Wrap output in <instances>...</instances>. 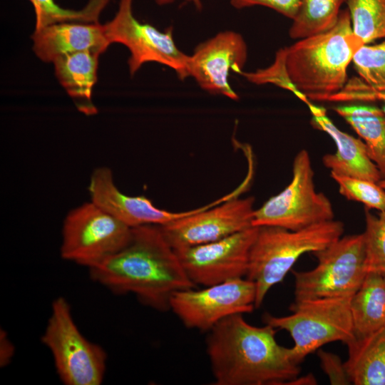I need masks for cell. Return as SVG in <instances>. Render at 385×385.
Segmentation results:
<instances>
[{
	"instance_id": "obj_1",
	"label": "cell",
	"mask_w": 385,
	"mask_h": 385,
	"mask_svg": "<svg viewBox=\"0 0 385 385\" xmlns=\"http://www.w3.org/2000/svg\"><path fill=\"white\" fill-rule=\"evenodd\" d=\"M91 277L116 294H133L151 308L170 309L173 294L195 288L158 225L132 228L119 252L88 268Z\"/></svg>"
},
{
	"instance_id": "obj_2",
	"label": "cell",
	"mask_w": 385,
	"mask_h": 385,
	"mask_svg": "<svg viewBox=\"0 0 385 385\" xmlns=\"http://www.w3.org/2000/svg\"><path fill=\"white\" fill-rule=\"evenodd\" d=\"M277 329L255 327L237 314L208 332L206 352L216 385L288 384L300 372L290 348L279 345Z\"/></svg>"
},
{
	"instance_id": "obj_3",
	"label": "cell",
	"mask_w": 385,
	"mask_h": 385,
	"mask_svg": "<svg viewBox=\"0 0 385 385\" xmlns=\"http://www.w3.org/2000/svg\"><path fill=\"white\" fill-rule=\"evenodd\" d=\"M361 46L346 9L331 29L284 48L285 70L295 93L304 101H327L339 93L347 83L348 66Z\"/></svg>"
},
{
	"instance_id": "obj_4",
	"label": "cell",
	"mask_w": 385,
	"mask_h": 385,
	"mask_svg": "<svg viewBox=\"0 0 385 385\" xmlns=\"http://www.w3.org/2000/svg\"><path fill=\"white\" fill-rule=\"evenodd\" d=\"M343 232V223L334 220L294 231L259 227L250 249L246 274L255 284V307L262 304L269 290L283 280L299 257L327 247Z\"/></svg>"
},
{
	"instance_id": "obj_5",
	"label": "cell",
	"mask_w": 385,
	"mask_h": 385,
	"mask_svg": "<svg viewBox=\"0 0 385 385\" xmlns=\"http://www.w3.org/2000/svg\"><path fill=\"white\" fill-rule=\"evenodd\" d=\"M351 297H325L294 302L292 314L275 317L265 313V324L287 331L294 346L290 348L293 360L299 364L304 358L333 342L346 345L356 338L350 311Z\"/></svg>"
},
{
	"instance_id": "obj_6",
	"label": "cell",
	"mask_w": 385,
	"mask_h": 385,
	"mask_svg": "<svg viewBox=\"0 0 385 385\" xmlns=\"http://www.w3.org/2000/svg\"><path fill=\"white\" fill-rule=\"evenodd\" d=\"M312 254L317 260L314 268L292 271L294 302L325 297H351L357 292L367 274L363 233L341 237Z\"/></svg>"
},
{
	"instance_id": "obj_7",
	"label": "cell",
	"mask_w": 385,
	"mask_h": 385,
	"mask_svg": "<svg viewBox=\"0 0 385 385\" xmlns=\"http://www.w3.org/2000/svg\"><path fill=\"white\" fill-rule=\"evenodd\" d=\"M42 342L51 351L56 371L66 385H99L106 366L103 348L86 339L62 297L52 303Z\"/></svg>"
},
{
	"instance_id": "obj_8",
	"label": "cell",
	"mask_w": 385,
	"mask_h": 385,
	"mask_svg": "<svg viewBox=\"0 0 385 385\" xmlns=\"http://www.w3.org/2000/svg\"><path fill=\"white\" fill-rule=\"evenodd\" d=\"M314 170L308 151L296 155L290 183L279 194L255 210L252 226H272L299 230L334 220L329 198L315 189Z\"/></svg>"
},
{
	"instance_id": "obj_9",
	"label": "cell",
	"mask_w": 385,
	"mask_h": 385,
	"mask_svg": "<svg viewBox=\"0 0 385 385\" xmlns=\"http://www.w3.org/2000/svg\"><path fill=\"white\" fill-rule=\"evenodd\" d=\"M131 234V227L93 202H86L65 217L61 256L89 268L121 250Z\"/></svg>"
},
{
	"instance_id": "obj_10",
	"label": "cell",
	"mask_w": 385,
	"mask_h": 385,
	"mask_svg": "<svg viewBox=\"0 0 385 385\" xmlns=\"http://www.w3.org/2000/svg\"><path fill=\"white\" fill-rule=\"evenodd\" d=\"M133 0H119L115 16L103 24L110 44L118 43L128 48L130 75L134 76L144 63L155 62L172 68L180 80L188 78L189 55L177 46L173 27L162 31L151 24L140 22L133 15Z\"/></svg>"
},
{
	"instance_id": "obj_11",
	"label": "cell",
	"mask_w": 385,
	"mask_h": 385,
	"mask_svg": "<svg viewBox=\"0 0 385 385\" xmlns=\"http://www.w3.org/2000/svg\"><path fill=\"white\" fill-rule=\"evenodd\" d=\"M255 297V283L242 277L178 291L171 297L170 309L186 327L209 332L227 317L252 312Z\"/></svg>"
},
{
	"instance_id": "obj_12",
	"label": "cell",
	"mask_w": 385,
	"mask_h": 385,
	"mask_svg": "<svg viewBox=\"0 0 385 385\" xmlns=\"http://www.w3.org/2000/svg\"><path fill=\"white\" fill-rule=\"evenodd\" d=\"M231 193L188 216L159 226L174 250L215 242L252 226L255 199Z\"/></svg>"
},
{
	"instance_id": "obj_13",
	"label": "cell",
	"mask_w": 385,
	"mask_h": 385,
	"mask_svg": "<svg viewBox=\"0 0 385 385\" xmlns=\"http://www.w3.org/2000/svg\"><path fill=\"white\" fill-rule=\"evenodd\" d=\"M259 227L251 226L221 240L175 250L189 279L211 286L246 277L251 247Z\"/></svg>"
},
{
	"instance_id": "obj_14",
	"label": "cell",
	"mask_w": 385,
	"mask_h": 385,
	"mask_svg": "<svg viewBox=\"0 0 385 385\" xmlns=\"http://www.w3.org/2000/svg\"><path fill=\"white\" fill-rule=\"evenodd\" d=\"M247 58V46L242 36L223 31L199 43L189 55L187 71L201 89L233 101L239 96L229 82L231 71L240 74Z\"/></svg>"
},
{
	"instance_id": "obj_15",
	"label": "cell",
	"mask_w": 385,
	"mask_h": 385,
	"mask_svg": "<svg viewBox=\"0 0 385 385\" xmlns=\"http://www.w3.org/2000/svg\"><path fill=\"white\" fill-rule=\"evenodd\" d=\"M88 188L91 202L131 228L164 225L197 210L173 212L156 207L146 197L127 195L117 188L112 170L105 166L93 171Z\"/></svg>"
},
{
	"instance_id": "obj_16",
	"label": "cell",
	"mask_w": 385,
	"mask_h": 385,
	"mask_svg": "<svg viewBox=\"0 0 385 385\" xmlns=\"http://www.w3.org/2000/svg\"><path fill=\"white\" fill-rule=\"evenodd\" d=\"M33 51L44 62L86 50L106 51L109 46L103 24L99 22H63L35 29Z\"/></svg>"
},
{
	"instance_id": "obj_17",
	"label": "cell",
	"mask_w": 385,
	"mask_h": 385,
	"mask_svg": "<svg viewBox=\"0 0 385 385\" xmlns=\"http://www.w3.org/2000/svg\"><path fill=\"white\" fill-rule=\"evenodd\" d=\"M309 106L313 126L326 132L337 146L334 153L326 154L322 158L324 165L330 173L379 183L382 179L381 174L370 158L364 141L339 129L324 109Z\"/></svg>"
},
{
	"instance_id": "obj_18",
	"label": "cell",
	"mask_w": 385,
	"mask_h": 385,
	"mask_svg": "<svg viewBox=\"0 0 385 385\" xmlns=\"http://www.w3.org/2000/svg\"><path fill=\"white\" fill-rule=\"evenodd\" d=\"M102 53L86 50L63 55L53 61L55 75L72 98L76 108L86 115L97 113L92 91L97 81L98 58Z\"/></svg>"
},
{
	"instance_id": "obj_19",
	"label": "cell",
	"mask_w": 385,
	"mask_h": 385,
	"mask_svg": "<svg viewBox=\"0 0 385 385\" xmlns=\"http://www.w3.org/2000/svg\"><path fill=\"white\" fill-rule=\"evenodd\" d=\"M359 76L334 96V101H381L385 102V38L364 44L352 60Z\"/></svg>"
},
{
	"instance_id": "obj_20",
	"label": "cell",
	"mask_w": 385,
	"mask_h": 385,
	"mask_svg": "<svg viewBox=\"0 0 385 385\" xmlns=\"http://www.w3.org/2000/svg\"><path fill=\"white\" fill-rule=\"evenodd\" d=\"M346 346L344 366L351 384L385 385V326Z\"/></svg>"
},
{
	"instance_id": "obj_21",
	"label": "cell",
	"mask_w": 385,
	"mask_h": 385,
	"mask_svg": "<svg viewBox=\"0 0 385 385\" xmlns=\"http://www.w3.org/2000/svg\"><path fill=\"white\" fill-rule=\"evenodd\" d=\"M356 339L367 337L385 326V276L367 273L350 301Z\"/></svg>"
},
{
	"instance_id": "obj_22",
	"label": "cell",
	"mask_w": 385,
	"mask_h": 385,
	"mask_svg": "<svg viewBox=\"0 0 385 385\" xmlns=\"http://www.w3.org/2000/svg\"><path fill=\"white\" fill-rule=\"evenodd\" d=\"M365 143L368 154L385 178V112L370 105H346L334 108Z\"/></svg>"
},
{
	"instance_id": "obj_23",
	"label": "cell",
	"mask_w": 385,
	"mask_h": 385,
	"mask_svg": "<svg viewBox=\"0 0 385 385\" xmlns=\"http://www.w3.org/2000/svg\"><path fill=\"white\" fill-rule=\"evenodd\" d=\"M347 0H302L289 30L292 39H302L331 29Z\"/></svg>"
},
{
	"instance_id": "obj_24",
	"label": "cell",
	"mask_w": 385,
	"mask_h": 385,
	"mask_svg": "<svg viewBox=\"0 0 385 385\" xmlns=\"http://www.w3.org/2000/svg\"><path fill=\"white\" fill-rule=\"evenodd\" d=\"M346 3L353 31L363 45L385 38V0H347Z\"/></svg>"
},
{
	"instance_id": "obj_25",
	"label": "cell",
	"mask_w": 385,
	"mask_h": 385,
	"mask_svg": "<svg viewBox=\"0 0 385 385\" xmlns=\"http://www.w3.org/2000/svg\"><path fill=\"white\" fill-rule=\"evenodd\" d=\"M33 5L35 29L63 22H98L100 15L110 0H88L81 9H65L55 0H29Z\"/></svg>"
},
{
	"instance_id": "obj_26",
	"label": "cell",
	"mask_w": 385,
	"mask_h": 385,
	"mask_svg": "<svg viewBox=\"0 0 385 385\" xmlns=\"http://www.w3.org/2000/svg\"><path fill=\"white\" fill-rule=\"evenodd\" d=\"M363 235L366 272L385 276V210L376 216L366 208Z\"/></svg>"
},
{
	"instance_id": "obj_27",
	"label": "cell",
	"mask_w": 385,
	"mask_h": 385,
	"mask_svg": "<svg viewBox=\"0 0 385 385\" xmlns=\"http://www.w3.org/2000/svg\"><path fill=\"white\" fill-rule=\"evenodd\" d=\"M330 175L346 199L359 202L367 209L385 210V190L378 183L332 173Z\"/></svg>"
},
{
	"instance_id": "obj_28",
	"label": "cell",
	"mask_w": 385,
	"mask_h": 385,
	"mask_svg": "<svg viewBox=\"0 0 385 385\" xmlns=\"http://www.w3.org/2000/svg\"><path fill=\"white\" fill-rule=\"evenodd\" d=\"M302 0H230L232 7L242 9L255 6H262L293 19L299 8Z\"/></svg>"
},
{
	"instance_id": "obj_29",
	"label": "cell",
	"mask_w": 385,
	"mask_h": 385,
	"mask_svg": "<svg viewBox=\"0 0 385 385\" xmlns=\"http://www.w3.org/2000/svg\"><path fill=\"white\" fill-rule=\"evenodd\" d=\"M321 366L327 374L331 384L344 385L351 382L345 369L344 362L335 354L318 349Z\"/></svg>"
},
{
	"instance_id": "obj_30",
	"label": "cell",
	"mask_w": 385,
	"mask_h": 385,
	"mask_svg": "<svg viewBox=\"0 0 385 385\" xmlns=\"http://www.w3.org/2000/svg\"><path fill=\"white\" fill-rule=\"evenodd\" d=\"M0 364L4 366L8 364L14 354V346L9 340L4 331H1L0 337Z\"/></svg>"
},
{
	"instance_id": "obj_31",
	"label": "cell",
	"mask_w": 385,
	"mask_h": 385,
	"mask_svg": "<svg viewBox=\"0 0 385 385\" xmlns=\"http://www.w3.org/2000/svg\"><path fill=\"white\" fill-rule=\"evenodd\" d=\"M155 2L160 6H164L173 4L175 0H154ZM187 2L192 4L195 8L200 11L202 9V4L201 0H185Z\"/></svg>"
},
{
	"instance_id": "obj_32",
	"label": "cell",
	"mask_w": 385,
	"mask_h": 385,
	"mask_svg": "<svg viewBox=\"0 0 385 385\" xmlns=\"http://www.w3.org/2000/svg\"><path fill=\"white\" fill-rule=\"evenodd\" d=\"M378 183L385 190V178H382Z\"/></svg>"
},
{
	"instance_id": "obj_33",
	"label": "cell",
	"mask_w": 385,
	"mask_h": 385,
	"mask_svg": "<svg viewBox=\"0 0 385 385\" xmlns=\"http://www.w3.org/2000/svg\"><path fill=\"white\" fill-rule=\"evenodd\" d=\"M382 109L385 112V105L382 107Z\"/></svg>"
}]
</instances>
